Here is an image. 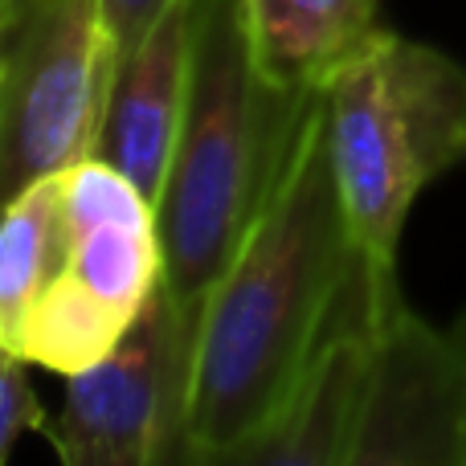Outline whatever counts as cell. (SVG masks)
<instances>
[{"instance_id": "cell-1", "label": "cell", "mask_w": 466, "mask_h": 466, "mask_svg": "<svg viewBox=\"0 0 466 466\" xmlns=\"http://www.w3.org/2000/svg\"><path fill=\"white\" fill-rule=\"evenodd\" d=\"M356 270L328 95H319L270 201L201 311L180 462H241L290 401Z\"/></svg>"}, {"instance_id": "cell-2", "label": "cell", "mask_w": 466, "mask_h": 466, "mask_svg": "<svg viewBox=\"0 0 466 466\" xmlns=\"http://www.w3.org/2000/svg\"><path fill=\"white\" fill-rule=\"evenodd\" d=\"M323 90H287L262 74L246 0H201L180 139L156 201L164 282L197 336L209 290L279 185L295 136Z\"/></svg>"}, {"instance_id": "cell-3", "label": "cell", "mask_w": 466, "mask_h": 466, "mask_svg": "<svg viewBox=\"0 0 466 466\" xmlns=\"http://www.w3.org/2000/svg\"><path fill=\"white\" fill-rule=\"evenodd\" d=\"M331 156L372 315L401 299L397 246L421 188L466 160V70L451 54L385 29L328 82Z\"/></svg>"}, {"instance_id": "cell-4", "label": "cell", "mask_w": 466, "mask_h": 466, "mask_svg": "<svg viewBox=\"0 0 466 466\" xmlns=\"http://www.w3.org/2000/svg\"><path fill=\"white\" fill-rule=\"evenodd\" d=\"M0 41V185L13 201L98 156L119 49L103 0H37Z\"/></svg>"}, {"instance_id": "cell-5", "label": "cell", "mask_w": 466, "mask_h": 466, "mask_svg": "<svg viewBox=\"0 0 466 466\" xmlns=\"http://www.w3.org/2000/svg\"><path fill=\"white\" fill-rule=\"evenodd\" d=\"M197 336L156 290L123 344L95 369L66 377L49 446L66 466L180 462Z\"/></svg>"}, {"instance_id": "cell-6", "label": "cell", "mask_w": 466, "mask_h": 466, "mask_svg": "<svg viewBox=\"0 0 466 466\" xmlns=\"http://www.w3.org/2000/svg\"><path fill=\"white\" fill-rule=\"evenodd\" d=\"M352 466H466V315L377 319Z\"/></svg>"}, {"instance_id": "cell-7", "label": "cell", "mask_w": 466, "mask_h": 466, "mask_svg": "<svg viewBox=\"0 0 466 466\" xmlns=\"http://www.w3.org/2000/svg\"><path fill=\"white\" fill-rule=\"evenodd\" d=\"M372 336V282L360 262L290 401L270 421V430L241 454V466H352L369 393Z\"/></svg>"}, {"instance_id": "cell-8", "label": "cell", "mask_w": 466, "mask_h": 466, "mask_svg": "<svg viewBox=\"0 0 466 466\" xmlns=\"http://www.w3.org/2000/svg\"><path fill=\"white\" fill-rule=\"evenodd\" d=\"M197 8L201 0H172L147 37L119 62L98 136V156L127 172L152 201L164 193L185 123Z\"/></svg>"}, {"instance_id": "cell-9", "label": "cell", "mask_w": 466, "mask_h": 466, "mask_svg": "<svg viewBox=\"0 0 466 466\" xmlns=\"http://www.w3.org/2000/svg\"><path fill=\"white\" fill-rule=\"evenodd\" d=\"M254 57L287 90H328L385 33L380 0H246Z\"/></svg>"}, {"instance_id": "cell-10", "label": "cell", "mask_w": 466, "mask_h": 466, "mask_svg": "<svg viewBox=\"0 0 466 466\" xmlns=\"http://www.w3.org/2000/svg\"><path fill=\"white\" fill-rule=\"evenodd\" d=\"M131 323L136 319L106 303L90 282H82L74 270H62L37 295L5 352L25 356L33 369L57 372V377H78L123 344Z\"/></svg>"}, {"instance_id": "cell-11", "label": "cell", "mask_w": 466, "mask_h": 466, "mask_svg": "<svg viewBox=\"0 0 466 466\" xmlns=\"http://www.w3.org/2000/svg\"><path fill=\"white\" fill-rule=\"evenodd\" d=\"M70 262V229L62 209V172L33 180L25 193L5 201L0 229V348L21 331L37 295Z\"/></svg>"}, {"instance_id": "cell-12", "label": "cell", "mask_w": 466, "mask_h": 466, "mask_svg": "<svg viewBox=\"0 0 466 466\" xmlns=\"http://www.w3.org/2000/svg\"><path fill=\"white\" fill-rule=\"evenodd\" d=\"M82 282L98 290L111 307L139 319L152 295L164 282V246H160V221H106L78 238H70V262Z\"/></svg>"}, {"instance_id": "cell-13", "label": "cell", "mask_w": 466, "mask_h": 466, "mask_svg": "<svg viewBox=\"0 0 466 466\" xmlns=\"http://www.w3.org/2000/svg\"><path fill=\"white\" fill-rule=\"evenodd\" d=\"M25 369H29L25 356L5 352V364H0V459H8L25 434H41L46 442L54 434V421L41 410L37 389Z\"/></svg>"}, {"instance_id": "cell-14", "label": "cell", "mask_w": 466, "mask_h": 466, "mask_svg": "<svg viewBox=\"0 0 466 466\" xmlns=\"http://www.w3.org/2000/svg\"><path fill=\"white\" fill-rule=\"evenodd\" d=\"M168 5L172 0H103V13H106V25H111L115 49H119V62L147 37V29L160 21Z\"/></svg>"}, {"instance_id": "cell-15", "label": "cell", "mask_w": 466, "mask_h": 466, "mask_svg": "<svg viewBox=\"0 0 466 466\" xmlns=\"http://www.w3.org/2000/svg\"><path fill=\"white\" fill-rule=\"evenodd\" d=\"M33 5H37V0H0V33L13 29V25L21 21V16L29 13Z\"/></svg>"}]
</instances>
